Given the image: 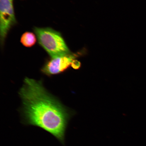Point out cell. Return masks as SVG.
Here are the masks:
<instances>
[{
    "label": "cell",
    "instance_id": "6da1fadb",
    "mask_svg": "<svg viewBox=\"0 0 146 146\" xmlns=\"http://www.w3.org/2000/svg\"><path fill=\"white\" fill-rule=\"evenodd\" d=\"M19 95L24 124L41 128L64 145L71 116L68 110L47 91L41 81L25 78Z\"/></svg>",
    "mask_w": 146,
    "mask_h": 146
},
{
    "label": "cell",
    "instance_id": "5b68a950",
    "mask_svg": "<svg viewBox=\"0 0 146 146\" xmlns=\"http://www.w3.org/2000/svg\"><path fill=\"white\" fill-rule=\"evenodd\" d=\"M21 41L25 46L30 47L35 44L36 41V36L32 33L25 32L22 36Z\"/></svg>",
    "mask_w": 146,
    "mask_h": 146
},
{
    "label": "cell",
    "instance_id": "8992f818",
    "mask_svg": "<svg viewBox=\"0 0 146 146\" xmlns=\"http://www.w3.org/2000/svg\"><path fill=\"white\" fill-rule=\"evenodd\" d=\"M81 63L80 62L77 60L75 59L72 61V64H71V66L73 68L77 70L81 67Z\"/></svg>",
    "mask_w": 146,
    "mask_h": 146
},
{
    "label": "cell",
    "instance_id": "277c9868",
    "mask_svg": "<svg viewBox=\"0 0 146 146\" xmlns=\"http://www.w3.org/2000/svg\"><path fill=\"white\" fill-rule=\"evenodd\" d=\"M77 56L76 54H69L51 58L41 69V72L48 76L61 74L68 69Z\"/></svg>",
    "mask_w": 146,
    "mask_h": 146
},
{
    "label": "cell",
    "instance_id": "3957f363",
    "mask_svg": "<svg viewBox=\"0 0 146 146\" xmlns=\"http://www.w3.org/2000/svg\"><path fill=\"white\" fill-rule=\"evenodd\" d=\"M13 0H0V36L1 44H4L9 30L15 24Z\"/></svg>",
    "mask_w": 146,
    "mask_h": 146
},
{
    "label": "cell",
    "instance_id": "7a4b0ae2",
    "mask_svg": "<svg viewBox=\"0 0 146 146\" xmlns=\"http://www.w3.org/2000/svg\"><path fill=\"white\" fill-rule=\"evenodd\" d=\"M38 42L51 58L70 54L68 47L61 34L52 29L35 27Z\"/></svg>",
    "mask_w": 146,
    "mask_h": 146
}]
</instances>
